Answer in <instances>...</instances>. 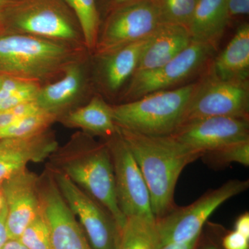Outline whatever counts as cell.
I'll return each instance as SVG.
<instances>
[{
    "instance_id": "1",
    "label": "cell",
    "mask_w": 249,
    "mask_h": 249,
    "mask_svg": "<svg viewBox=\"0 0 249 249\" xmlns=\"http://www.w3.org/2000/svg\"><path fill=\"white\" fill-rule=\"evenodd\" d=\"M118 129L142 172L156 219L163 217L176 207L174 196L181 172L204 154L172 135L150 136L119 127Z\"/></svg>"
},
{
    "instance_id": "2",
    "label": "cell",
    "mask_w": 249,
    "mask_h": 249,
    "mask_svg": "<svg viewBox=\"0 0 249 249\" xmlns=\"http://www.w3.org/2000/svg\"><path fill=\"white\" fill-rule=\"evenodd\" d=\"M49 160V168L64 174L98 201L122 230L127 218L118 204L112 160L105 141L97 142L79 131L63 146H58Z\"/></svg>"
},
{
    "instance_id": "3",
    "label": "cell",
    "mask_w": 249,
    "mask_h": 249,
    "mask_svg": "<svg viewBox=\"0 0 249 249\" xmlns=\"http://www.w3.org/2000/svg\"><path fill=\"white\" fill-rule=\"evenodd\" d=\"M87 52L57 41L0 32V74L43 85Z\"/></svg>"
},
{
    "instance_id": "4",
    "label": "cell",
    "mask_w": 249,
    "mask_h": 249,
    "mask_svg": "<svg viewBox=\"0 0 249 249\" xmlns=\"http://www.w3.org/2000/svg\"><path fill=\"white\" fill-rule=\"evenodd\" d=\"M0 32L86 49L78 19L65 0H7L0 15Z\"/></svg>"
},
{
    "instance_id": "5",
    "label": "cell",
    "mask_w": 249,
    "mask_h": 249,
    "mask_svg": "<svg viewBox=\"0 0 249 249\" xmlns=\"http://www.w3.org/2000/svg\"><path fill=\"white\" fill-rule=\"evenodd\" d=\"M196 83L111 105L116 125L145 135H170L181 124Z\"/></svg>"
},
{
    "instance_id": "6",
    "label": "cell",
    "mask_w": 249,
    "mask_h": 249,
    "mask_svg": "<svg viewBox=\"0 0 249 249\" xmlns=\"http://www.w3.org/2000/svg\"><path fill=\"white\" fill-rule=\"evenodd\" d=\"M249 181L231 180L208 192L189 206L175 207L163 217L156 219L157 246L181 243L199 238L201 229L215 210L234 196L248 189Z\"/></svg>"
},
{
    "instance_id": "7",
    "label": "cell",
    "mask_w": 249,
    "mask_h": 249,
    "mask_svg": "<svg viewBox=\"0 0 249 249\" xmlns=\"http://www.w3.org/2000/svg\"><path fill=\"white\" fill-rule=\"evenodd\" d=\"M249 80L219 79L208 71L196 82L180 125L213 116L249 119Z\"/></svg>"
},
{
    "instance_id": "8",
    "label": "cell",
    "mask_w": 249,
    "mask_h": 249,
    "mask_svg": "<svg viewBox=\"0 0 249 249\" xmlns=\"http://www.w3.org/2000/svg\"><path fill=\"white\" fill-rule=\"evenodd\" d=\"M152 0H139L111 11L101 22L92 55L108 53L150 37L161 24Z\"/></svg>"
},
{
    "instance_id": "9",
    "label": "cell",
    "mask_w": 249,
    "mask_h": 249,
    "mask_svg": "<svg viewBox=\"0 0 249 249\" xmlns=\"http://www.w3.org/2000/svg\"><path fill=\"white\" fill-rule=\"evenodd\" d=\"M215 49L192 42L175 58L161 66L136 72L121 93V103L134 101L148 93L169 89L196 74L208 65Z\"/></svg>"
},
{
    "instance_id": "10",
    "label": "cell",
    "mask_w": 249,
    "mask_h": 249,
    "mask_svg": "<svg viewBox=\"0 0 249 249\" xmlns=\"http://www.w3.org/2000/svg\"><path fill=\"white\" fill-rule=\"evenodd\" d=\"M105 142L111 154L116 198L121 212L126 218L139 217L156 222L146 183L119 129L115 134L105 139Z\"/></svg>"
},
{
    "instance_id": "11",
    "label": "cell",
    "mask_w": 249,
    "mask_h": 249,
    "mask_svg": "<svg viewBox=\"0 0 249 249\" xmlns=\"http://www.w3.org/2000/svg\"><path fill=\"white\" fill-rule=\"evenodd\" d=\"M93 249H116L120 229L107 210L64 174L49 168Z\"/></svg>"
},
{
    "instance_id": "12",
    "label": "cell",
    "mask_w": 249,
    "mask_h": 249,
    "mask_svg": "<svg viewBox=\"0 0 249 249\" xmlns=\"http://www.w3.org/2000/svg\"><path fill=\"white\" fill-rule=\"evenodd\" d=\"M94 91L91 53L87 52L71 62L61 76L42 85L36 103L41 109L55 114L59 119L88 102Z\"/></svg>"
},
{
    "instance_id": "13",
    "label": "cell",
    "mask_w": 249,
    "mask_h": 249,
    "mask_svg": "<svg viewBox=\"0 0 249 249\" xmlns=\"http://www.w3.org/2000/svg\"><path fill=\"white\" fill-rule=\"evenodd\" d=\"M39 193L41 209L50 230L52 249H93L48 168L39 177Z\"/></svg>"
},
{
    "instance_id": "14",
    "label": "cell",
    "mask_w": 249,
    "mask_h": 249,
    "mask_svg": "<svg viewBox=\"0 0 249 249\" xmlns=\"http://www.w3.org/2000/svg\"><path fill=\"white\" fill-rule=\"evenodd\" d=\"M190 148L202 152L249 140V121L245 118L213 116L185 123L170 134Z\"/></svg>"
},
{
    "instance_id": "15",
    "label": "cell",
    "mask_w": 249,
    "mask_h": 249,
    "mask_svg": "<svg viewBox=\"0 0 249 249\" xmlns=\"http://www.w3.org/2000/svg\"><path fill=\"white\" fill-rule=\"evenodd\" d=\"M150 36L108 53L91 54V76L95 91L109 98L121 96L137 71L141 56Z\"/></svg>"
},
{
    "instance_id": "16",
    "label": "cell",
    "mask_w": 249,
    "mask_h": 249,
    "mask_svg": "<svg viewBox=\"0 0 249 249\" xmlns=\"http://www.w3.org/2000/svg\"><path fill=\"white\" fill-rule=\"evenodd\" d=\"M0 186L7 211L9 240H18L41 212L39 177L26 168L5 179Z\"/></svg>"
},
{
    "instance_id": "17",
    "label": "cell",
    "mask_w": 249,
    "mask_h": 249,
    "mask_svg": "<svg viewBox=\"0 0 249 249\" xmlns=\"http://www.w3.org/2000/svg\"><path fill=\"white\" fill-rule=\"evenodd\" d=\"M58 146L50 129L31 137L0 139V183L31 162L49 160Z\"/></svg>"
},
{
    "instance_id": "18",
    "label": "cell",
    "mask_w": 249,
    "mask_h": 249,
    "mask_svg": "<svg viewBox=\"0 0 249 249\" xmlns=\"http://www.w3.org/2000/svg\"><path fill=\"white\" fill-rule=\"evenodd\" d=\"M191 42L186 27L177 24H160L150 36L136 72L161 66L182 52Z\"/></svg>"
},
{
    "instance_id": "19",
    "label": "cell",
    "mask_w": 249,
    "mask_h": 249,
    "mask_svg": "<svg viewBox=\"0 0 249 249\" xmlns=\"http://www.w3.org/2000/svg\"><path fill=\"white\" fill-rule=\"evenodd\" d=\"M229 24L227 0H199L187 29L192 42L217 50Z\"/></svg>"
},
{
    "instance_id": "20",
    "label": "cell",
    "mask_w": 249,
    "mask_h": 249,
    "mask_svg": "<svg viewBox=\"0 0 249 249\" xmlns=\"http://www.w3.org/2000/svg\"><path fill=\"white\" fill-rule=\"evenodd\" d=\"M58 122L69 128L80 129L82 132L95 137L109 138L117 132L111 105L98 93L89 101L59 118Z\"/></svg>"
},
{
    "instance_id": "21",
    "label": "cell",
    "mask_w": 249,
    "mask_h": 249,
    "mask_svg": "<svg viewBox=\"0 0 249 249\" xmlns=\"http://www.w3.org/2000/svg\"><path fill=\"white\" fill-rule=\"evenodd\" d=\"M208 71L219 79L249 80L248 22L240 24L225 49L211 64Z\"/></svg>"
},
{
    "instance_id": "22",
    "label": "cell",
    "mask_w": 249,
    "mask_h": 249,
    "mask_svg": "<svg viewBox=\"0 0 249 249\" xmlns=\"http://www.w3.org/2000/svg\"><path fill=\"white\" fill-rule=\"evenodd\" d=\"M155 224L156 222L142 217H127L116 249H157L158 240Z\"/></svg>"
},
{
    "instance_id": "23",
    "label": "cell",
    "mask_w": 249,
    "mask_h": 249,
    "mask_svg": "<svg viewBox=\"0 0 249 249\" xmlns=\"http://www.w3.org/2000/svg\"><path fill=\"white\" fill-rule=\"evenodd\" d=\"M79 23L85 47L92 53L97 41L101 20L96 0H65Z\"/></svg>"
},
{
    "instance_id": "24",
    "label": "cell",
    "mask_w": 249,
    "mask_h": 249,
    "mask_svg": "<svg viewBox=\"0 0 249 249\" xmlns=\"http://www.w3.org/2000/svg\"><path fill=\"white\" fill-rule=\"evenodd\" d=\"M58 116L41 109L0 130V139L22 138L45 132L58 121Z\"/></svg>"
},
{
    "instance_id": "25",
    "label": "cell",
    "mask_w": 249,
    "mask_h": 249,
    "mask_svg": "<svg viewBox=\"0 0 249 249\" xmlns=\"http://www.w3.org/2000/svg\"><path fill=\"white\" fill-rule=\"evenodd\" d=\"M162 24L186 27L199 0H152Z\"/></svg>"
},
{
    "instance_id": "26",
    "label": "cell",
    "mask_w": 249,
    "mask_h": 249,
    "mask_svg": "<svg viewBox=\"0 0 249 249\" xmlns=\"http://www.w3.org/2000/svg\"><path fill=\"white\" fill-rule=\"evenodd\" d=\"M18 240L27 249H52L50 230L42 209Z\"/></svg>"
},
{
    "instance_id": "27",
    "label": "cell",
    "mask_w": 249,
    "mask_h": 249,
    "mask_svg": "<svg viewBox=\"0 0 249 249\" xmlns=\"http://www.w3.org/2000/svg\"><path fill=\"white\" fill-rule=\"evenodd\" d=\"M204 155H209L213 161L219 164H229L237 163L249 166V140L235 142L214 151L207 152Z\"/></svg>"
},
{
    "instance_id": "28",
    "label": "cell",
    "mask_w": 249,
    "mask_h": 249,
    "mask_svg": "<svg viewBox=\"0 0 249 249\" xmlns=\"http://www.w3.org/2000/svg\"><path fill=\"white\" fill-rule=\"evenodd\" d=\"M42 85L28 81L7 100L0 104V111L7 110L19 105L36 101Z\"/></svg>"
},
{
    "instance_id": "29",
    "label": "cell",
    "mask_w": 249,
    "mask_h": 249,
    "mask_svg": "<svg viewBox=\"0 0 249 249\" xmlns=\"http://www.w3.org/2000/svg\"><path fill=\"white\" fill-rule=\"evenodd\" d=\"M40 110L41 109L36 101L19 105L7 110L0 111V130L19 119L35 114Z\"/></svg>"
},
{
    "instance_id": "30",
    "label": "cell",
    "mask_w": 249,
    "mask_h": 249,
    "mask_svg": "<svg viewBox=\"0 0 249 249\" xmlns=\"http://www.w3.org/2000/svg\"><path fill=\"white\" fill-rule=\"evenodd\" d=\"M227 6L230 22L249 16V0H227Z\"/></svg>"
},
{
    "instance_id": "31",
    "label": "cell",
    "mask_w": 249,
    "mask_h": 249,
    "mask_svg": "<svg viewBox=\"0 0 249 249\" xmlns=\"http://www.w3.org/2000/svg\"><path fill=\"white\" fill-rule=\"evenodd\" d=\"M222 245L224 249H249V238L234 231L224 237Z\"/></svg>"
},
{
    "instance_id": "32",
    "label": "cell",
    "mask_w": 249,
    "mask_h": 249,
    "mask_svg": "<svg viewBox=\"0 0 249 249\" xmlns=\"http://www.w3.org/2000/svg\"><path fill=\"white\" fill-rule=\"evenodd\" d=\"M137 1L139 0H96V6H97L101 22L114 10Z\"/></svg>"
},
{
    "instance_id": "33",
    "label": "cell",
    "mask_w": 249,
    "mask_h": 249,
    "mask_svg": "<svg viewBox=\"0 0 249 249\" xmlns=\"http://www.w3.org/2000/svg\"><path fill=\"white\" fill-rule=\"evenodd\" d=\"M6 207L4 206L0 211V249H2L5 244L9 240L6 229Z\"/></svg>"
},
{
    "instance_id": "34",
    "label": "cell",
    "mask_w": 249,
    "mask_h": 249,
    "mask_svg": "<svg viewBox=\"0 0 249 249\" xmlns=\"http://www.w3.org/2000/svg\"><path fill=\"white\" fill-rule=\"evenodd\" d=\"M235 231L249 238V213L241 214L240 217L237 218L235 224Z\"/></svg>"
},
{
    "instance_id": "35",
    "label": "cell",
    "mask_w": 249,
    "mask_h": 249,
    "mask_svg": "<svg viewBox=\"0 0 249 249\" xmlns=\"http://www.w3.org/2000/svg\"><path fill=\"white\" fill-rule=\"evenodd\" d=\"M198 240L199 238L188 242H181V243L172 242V243L163 244V245L157 246L156 249H196Z\"/></svg>"
},
{
    "instance_id": "36",
    "label": "cell",
    "mask_w": 249,
    "mask_h": 249,
    "mask_svg": "<svg viewBox=\"0 0 249 249\" xmlns=\"http://www.w3.org/2000/svg\"><path fill=\"white\" fill-rule=\"evenodd\" d=\"M2 249H27L18 240H9Z\"/></svg>"
},
{
    "instance_id": "37",
    "label": "cell",
    "mask_w": 249,
    "mask_h": 249,
    "mask_svg": "<svg viewBox=\"0 0 249 249\" xmlns=\"http://www.w3.org/2000/svg\"><path fill=\"white\" fill-rule=\"evenodd\" d=\"M7 0H0V15H1V11L4 9L5 4H6Z\"/></svg>"
},
{
    "instance_id": "38",
    "label": "cell",
    "mask_w": 249,
    "mask_h": 249,
    "mask_svg": "<svg viewBox=\"0 0 249 249\" xmlns=\"http://www.w3.org/2000/svg\"><path fill=\"white\" fill-rule=\"evenodd\" d=\"M204 249H218L217 247H214V246H210V247H206Z\"/></svg>"
},
{
    "instance_id": "39",
    "label": "cell",
    "mask_w": 249,
    "mask_h": 249,
    "mask_svg": "<svg viewBox=\"0 0 249 249\" xmlns=\"http://www.w3.org/2000/svg\"><path fill=\"white\" fill-rule=\"evenodd\" d=\"M1 78H2V75L0 74V83H1Z\"/></svg>"
}]
</instances>
